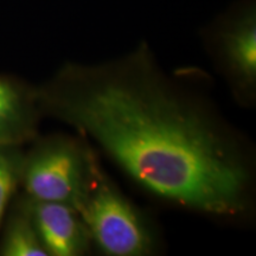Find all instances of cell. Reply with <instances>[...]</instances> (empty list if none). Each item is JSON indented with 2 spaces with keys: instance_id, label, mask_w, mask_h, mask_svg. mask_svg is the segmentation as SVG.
<instances>
[{
  "instance_id": "1",
  "label": "cell",
  "mask_w": 256,
  "mask_h": 256,
  "mask_svg": "<svg viewBox=\"0 0 256 256\" xmlns=\"http://www.w3.org/2000/svg\"><path fill=\"white\" fill-rule=\"evenodd\" d=\"M36 95L40 114L92 138L154 196L211 215L247 209L252 172L241 146L166 78L146 43L100 66L66 64Z\"/></svg>"
},
{
  "instance_id": "2",
  "label": "cell",
  "mask_w": 256,
  "mask_h": 256,
  "mask_svg": "<svg viewBox=\"0 0 256 256\" xmlns=\"http://www.w3.org/2000/svg\"><path fill=\"white\" fill-rule=\"evenodd\" d=\"M98 166L81 142L49 136L24 153L20 185L31 200L64 203L75 209Z\"/></svg>"
},
{
  "instance_id": "3",
  "label": "cell",
  "mask_w": 256,
  "mask_h": 256,
  "mask_svg": "<svg viewBox=\"0 0 256 256\" xmlns=\"http://www.w3.org/2000/svg\"><path fill=\"white\" fill-rule=\"evenodd\" d=\"M75 210L90 241L110 256H142L152 252L153 235L142 216L96 168Z\"/></svg>"
},
{
  "instance_id": "4",
  "label": "cell",
  "mask_w": 256,
  "mask_h": 256,
  "mask_svg": "<svg viewBox=\"0 0 256 256\" xmlns=\"http://www.w3.org/2000/svg\"><path fill=\"white\" fill-rule=\"evenodd\" d=\"M224 66L240 88L250 90L256 82V14L247 0L224 16L211 32Z\"/></svg>"
},
{
  "instance_id": "5",
  "label": "cell",
  "mask_w": 256,
  "mask_h": 256,
  "mask_svg": "<svg viewBox=\"0 0 256 256\" xmlns=\"http://www.w3.org/2000/svg\"><path fill=\"white\" fill-rule=\"evenodd\" d=\"M30 211L42 244L48 255L78 256L89 248L90 236L72 206L28 197Z\"/></svg>"
},
{
  "instance_id": "6",
  "label": "cell",
  "mask_w": 256,
  "mask_h": 256,
  "mask_svg": "<svg viewBox=\"0 0 256 256\" xmlns=\"http://www.w3.org/2000/svg\"><path fill=\"white\" fill-rule=\"evenodd\" d=\"M36 89L0 76V146H22L37 134Z\"/></svg>"
},
{
  "instance_id": "7",
  "label": "cell",
  "mask_w": 256,
  "mask_h": 256,
  "mask_svg": "<svg viewBox=\"0 0 256 256\" xmlns=\"http://www.w3.org/2000/svg\"><path fill=\"white\" fill-rule=\"evenodd\" d=\"M2 256H46L32 220L28 197H19L14 203L4 226L0 241Z\"/></svg>"
},
{
  "instance_id": "8",
  "label": "cell",
  "mask_w": 256,
  "mask_h": 256,
  "mask_svg": "<svg viewBox=\"0 0 256 256\" xmlns=\"http://www.w3.org/2000/svg\"><path fill=\"white\" fill-rule=\"evenodd\" d=\"M22 146H0V229L8 206L20 185L24 152Z\"/></svg>"
}]
</instances>
